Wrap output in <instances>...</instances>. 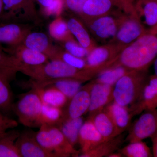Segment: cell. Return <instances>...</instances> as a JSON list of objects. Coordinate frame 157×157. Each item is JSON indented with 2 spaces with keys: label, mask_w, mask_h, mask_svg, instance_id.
<instances>
[{
  "label": "cell",
  "mask_w": 157,
  "mask_h": 157,
  "mask_svg": "<svg viewBox=\"0 0 157 157\" xmlns=\"http://www.w3.org/2000/svg\"><path fill=\"white\" fill-rule=\"evenodd\" d=\"M157 56V33H146L129 44L116 59L113 66L130 70H146Z\"/></svg>",
  "instance_id": "obj_1"
},
{
  "label": "cell",
  "mask_w": 157,
  "mask_h": 157,
  "mask_svg": "<svg viewBox=\"0 0 157 157\" xmlns=\"http://www.w3.org/2000/svg\"><path fill=\"white\" fill-rule=\"evenodd\" d=\"M20 72L36 80H49L61 78H74L83 82L90 80L96 73L90 69L78 70L60 60H52L36 66L21 65Z\"/></svg>",
  "instance_id": "obj_2"
},
{
  "label": "cell",
  "mask_w": 157,
  "mask_h": 157,
  "mask_svg": "<svg viewBox=\"0 0 157 157\" xmlns=\"http://www.w3.org/2000/svg\"><path fill=\"white\" fill-rule=\"evenodd\" d=\"M147 77L146 70H132L121 77L113 86V101L128 107L137 101Z\"/></svg>",
  "instance_id": "obj_3"
},
{
  "label": "cell",
  "mask_w": 157,
  "mask_h": 157,
  "mask_svg": "<svg viewBox=\"0 0 157 157\" xmlns=\"http://www.w3.org/2000/svg\"><path fill=\"white\" fill-rule=\"evenodd\" d=\"M36 137L43 148L57 157H78L80 154L56 126L42 125Z\"/></svg>",
  "instance_id": "obj_4"
},
{
  "label": "cell",
  "mask_w": 157,
  "mask_h": 157,
  "mask_svg": "<svg viewBox=\"0 0 157 157\" xmlns=\"http://www.w3.org/2000/svg\"><path fill=\"white\" fill-rule=\"evenodd\" d=\"M42 104L39 94L32 89L20 96L18 101L13 104L12 110L17 116L19 122L25 126L40 128Z\"/></svg>",
  "instance_id": "obj_5"
},
{
  "label": "cell",
  "mask_w": 157,
  "mask_h": 157,
  "mask_svg": "<svg viewBox=\"0 0 157 157\" xmlns=\"http://www.w3.org/2000/svg\"><path fill=\"white\" fill-rule=\"evenodd\" d=\"M3 19L38 23L39 16L35 0H3Z\"/></svg>",
  "instance_id": "obj_6"
},
{
  "label": "cell",
  "mask_w": 157,
  "mask_h": 157,
  "mask_svg": "<svg viewBox=\"0 0 157 157\" xmlns=\"http://www.w3.org/2000/svg\"><path fill=\"white\" fill-rule=\"evenodd\" d=\"M144 112L130 128L126 138L129 143L151 138L157 133V108Z\"/></svg>",
  "instance_id": "obj_7"
},
{
  "label": "cell",
  "mask_w": 157,
  "mask_h": 157,
  "mask_svg": "<svg viewBox=\"0 0 157 157\" xmlns=\"http://www.w3.org/2000/svg\"><path fill=\"white\" fill-rule=\"evenodd\" d=\"M157 108V76L147 78L137 101L129 107L132 116Z\"/></svg>",
  "instance_id": "obj_8"
},
{
  "label": "cell",
  "mask_w": 157,
  "mask_h": 157,
  "mask_svg": "<svg viewBox=\"0 0 157 157\" xmlns=\"http://www.w3.org/2000/svg\"><path fill=\"white\" fill-rule=\"evenodd\" d=\"M92 85L93 82H91L82 86L78 92L69 100L65 109H63V120L82 117L88 112Z\"/></svg>",
  "instance_id": "obj_9"
},
{
  "label": "cell",
  "mask_w": 157,
  "mask_h": 157,
  "mask_svg": "<svg viewBox=\"0 0 157 157\" xmlns=\"http://www.w3.org/2000/svg\"><path fill=\"white\" fill-rule=\"evenodd\" d=\"M16 144L21 157H57L39 144L36 139V132L31 130L20 133Z\"/></svg>",
  "instance_id": "obj_10"
},
{
  "label": "cell",
  "mask_w": 157,
  "mask_h": 157,
  "mask_svg": "<svg viewBox=\"0 0 157 157\" xmlns=\"http://www.w3.org/2000/svg\"><path fill=\"white\" fill-rule=\"evenodd\" d=\"M113 86L93 82L90 90L89 118L103 110L113 101Z\"/></svg>",
  "instance_id": "obj_11"
},
{
  "label": "cell",
  "mask_w": 157,
  "mask_h": 157,
  "mask_svg": "<svg viewBox=\"0 0 157 157\" xmlns=\"http://www.w3.org/2000/svg\"><path fill=\"white\" fill-rule=\"evenodd\" d=\"M83 82L74 78H61L45 80L31 79L29 86L32 89L53 86L64 94L69 101L81 88Z\"/></svg>",
  "instance_id": "obj_12"
},
{
  "label": "cell",
  "mask_w": 157,
  "mask_h": 157,
  "mask_svg": "<svg viewBox=\"0 0 157 157\" xmlns=\"http://www.w3.org/2000/svg\"><path fill=\"white\" fill-rule=\"evenodd\" d=\"M22 44L27 48L45 54L51 60L56 59L60 51L52 45L48 36L41 32H29Z\"/></svg>",
  "instance_id": "obj_13"
},
{
  "label": "cell",
  "mask_w": 157,
  "mask_h": 157,
  "mask_svg": "<svg viewBox=\"0 0 157 157\" xmlns=\"http://www.w3.org/2000/svg\"><path fill=\"white\" fill-rule=\"evenodd\" d=\"M29 30L16 23L0 25V44H6L13 48L21 45Z\"/></svg>",
  "instance_id": "obj_14"
},
{
  "label": "cell",
  "mask_w": 157,
  "mask_h": 157,
  "mask_svg": "<svg viewBox=\"0 0 157 157\" xmlns=\"http://www.w3.org/2000/svg\"><path fill=\"white\" fill-rule=\"evenodd\" d=\"M105 141L96 128L91 119L84 121L78 135V143L81 148L80 153L90 150Z\"/></svg>",
  "instance_id": "obj_15"
},
{
  "label": "cell",
  "mask_w": 157,
  "mask_h": 157,
  "mask_svg": "<svg viewBox=\"0 0 157 157\" xmlns=\"http://www.w3.org/2000/svg\"><path fill=\"white\" fill-rule=\"evenodd\" d=\"M112 119L116 128L118 135L129 129L133 117L129 107L121 106L113 101L104 108Z\"/></svg>",
  "instance_id": "obj_16"
},
{
  "label": "cell",
  "mask_w": 157,
  "mask_h": 157,
  "mask_svg": "<svg viewBox=\"0 0 157 157\" xmlns=\"http://www.w3.org/2000/svg\"><path fill=\"white\" fill-rule=\"evenodd\" d=\"M143 26L136 18L126 21L118 29L116 36L120 43L129 45L145 33Z\"/></svg>",
  "instance_id": "obj_17"
},
{
  "label": "cell",
  "mask_w": 157,
  "mask_h": 157,
  "mask_svg": "<svg viewBox=\"0 0 157 157\" xmlns=\"http://www.w3.org/2000/svg\"><path fill=\"white\" fill-rule=\"evenodd\" d=\"M11 52L21 64L25 66H39L47 63L49 59L45 54L27 48L22 44L12 48Z\"/></svg>",
  "instance_id": "obj_18"
},
{
  "label": "cell",
  "mask_w": 157,
  "mask_h": 157,
  "mask_svg": "<svg viewBox=\"0 0 157 157\" xmlns=\"http://www.w3.org/2000/svg\"><path fill=\"white\" fill-rule=\"evenodd\" d=\"M91 30L99 39H110L116 36L117 26L115 20L111 16L104 15L91 21Z\"/></svg>",
  "instance_id": "obj_19"
},
{
  "label": "cell",
  "mask_w": 157,
  "mask_h": 157,
  "mask_svg": "<svg viewBox=\"0 0 157 157\" xmlns=\"http://www.w3.org/2000/svg\"><path fill=\"white\" fill-rule=\"evenodd\" d=\"M124 140L123 134L117 135L112 139L103 141L90 150L80 153L78 157H107L110 154L119 149Z\"/></svg>",
  "instance_id": "obj_20"
},
{
  "label": "cell",
  "mask_w": 157,
  "mask_h": 157,
  "mask_svg": "<svg viewBox=\"0 0 157 157\" xmlns=\"http://www.w3.org/2000/svg\"><path fill=\"white\" fill-rule=\"evenodd\" d=\"M89 118L92 120L104 140H109L117 136L115 125L109 114L104 109Z\"/></svg>",
  "instance_id": "obj_21"
},
{
  "label": "cell",
  "mask_w": 157,
  "mask_h": 157,
  "mask_svg": "<svg viewBox=\"0 0 157 157\" xmlns=\"http://www.w3.org/2000/svg\"><path fill=\"white\" fill-rule=\"evenodd\" d=\"M33 89L39 94L42 104L63 109L69 101L64 94L53 86Z\"/></svg>",
  "instance_id": "obj_22"
},
{
  "label": "cell",
  "mask_w": 157,
  "mask_h": 157,
  "mask_svg": "<svg viewBox=\"0 0 157 157\" xmlns=\"http://www.w3.org/2000/svg\"><path fill=\"white\" fill-rule=\"evenodd\" d=\"M20 134L12 129L0 136V157H21L16 144Z\"/></svg>",
  "instance_id": "obj_23"
},
{
  "label": "cell",
  "mask_w": 157,
  "mask_h": 157,
  "mask_svg": "<svg viewBox=\"0 0 157 157\" xmlns=\"http://www.w3.org/2000/svg\"><path fill=\"white\" fill-rule=\"evenodd\" d=\"M113 5L118 6L114 0H86L82 14L90 17L104 16L110 11Z\"/></svg>",
  "instance_id": "obj_24"
},
{
  "label": "cell",
  "mask_w": 157,
  "mask_h": 157,
  "mask_svg": "<svg viewBox=\"0 0 157 157\" xmlns=\"http://www.w3.org/2000/svg\"><path fill=\"white\" fill-rule=\"evenodd\" d=\"M21 66V63L15 56L5 53L0 47V75L10 82L20 72Z\"/></svg>",
  "instance_id": "obj_25"
},
{
  "label": "cell",
  "mask_w": 157,
  "mask_h": 157,
  "mask_svg": "<svg viewBox=\"0 0 157 157\" xmlns=\"http://www.w3.org/2000/svg\"><path fill=\"white\" fill-rule=\"evenodd\" d=\"M84 121L82 117L63 120L57 127L73 147L78 143L79 131Z\"/></svg>",
  "instance_id": "obj_26"
},
{
  "label": "cell",
  "mask_w": 157,
  "mask_h": 157,
  "mask_svg": "<svg viewBox=\"0 0 157 157\" xmlns=\"http://www.w3.org/2000/svg\"><path fill=\"white\" fill-rule=\"evenodd\" d=\"M130 71L132 70L121 65L113 66L99 73L97 79L94 82L114 86L121 77Z\"/></svg>",
  "instance_id": "obj_27"
},
{
  "label": "cell",
  "mask_w": 157,
  "mask_h": 157,
  "mask_svg": "<svg viewBox=\"0 0 157 157\" xmlns=\"http://www.w3.org/2000/svg\"><path fill=\"white\" fill-rule=\"evenodd\" d=\"M137 8L144 18V23L152 29L157 25V2L153 0H138Z\"/></svg>",
  "instance_id": "obj_28"
},
{
  "label": "cell",
  "mask_w": 157,
  "mask_h": 157,
  "mask_svg": "<svg viewBox=\"0 0 157 157\" xmlns=\"http://www.w3.org/2000/svg\"><path fill=\"white\" fill-rule=\"evenodd\" d=\"M63 118V109L42 104L40 117V127L42 125L57 126L61 122Z\"/></svg>",
  "instance_id": "obj_29"
},
{
  "label": "cell",
  "mask_w": 157,
  "mask_h": 157,
  "mask_svg": "<svg viewBox=\"0 0 157 157\" xmlns=\"http://www.w3.org/2000/svg\"><path fill=\"white\" fill-rule=\"evenodd\" d=\"M67 25L70 33L75 37L78 44L89 49L91 45V39L81 23L75 18H71L68 21Z\"/></svg>",
  "instance_id": "obj_30"
},
{
  "label": "cell",
  "mask_w": 157,
  "mask_h": 157,
  "mask_svg": "<svg viewBox=\"0 0 157 157\" xmlns=\"http://www.w3.org/2000/svg\"><path fill=\"white\" fill-rule=\"evenodd\" d=\"M124 157H153L150 149L142 140L130 142L123 148L118 150Z\"/></svg>",
  "instance_id": "obj_31"
},
{
  "label": "cell",
  "mask_w": 157,
  "mask_h": 157,
  "mask_svg": "<svg viewBox=\"0 0 157 157\" xmlns=\"http://www.w3.org/2000/svg\"><path fill=\"white\" fill-rule=\"evenodd\" d=\"M9 82L0 75V111L8 112L12 110L13 95Z\"/></svg>",
  "instance_id": "obj_32"
},
{
  "label": "cell",
  "mask_w": 157,
  "mask_h": 157,
  "mask_svg": "<svg viewBox=\"0 0 157 157\" xmlns=\"http://www.w3.org/2000/svg\"><path fill=\"white\" fill-rule=\"evenodd\" d=\"M48 31L50 36L56 40L66 42L70 39V33L67 22L60 17L55 19L49 25Z\"/></svg>",
  "instance_id": "obj_33"
},
{
  "label": "cell",
  "mask_w": 157,
  "mask_h": 157,
  "mask_svg": "<svg viewBox=\"0 0 157 157\" xmlns=\"http://www.w3.org/2000/svg\"><path fill=\"white\" fill-rule=\"evenodd\" d=\"M56 59L60 60L69 66L78 70H84L86 68L85 60L74 56L67 51L64 52L59 51Z\"/></svg>",
  "instance_id": "obj_34"
},
{
  "label": "cell",
  "mask_w": 157,
  "mask_h": 157,
  "mask_svg": "<svg viewBox=\"0 0 157 157\" xmlns=\"http://www.w3.org/2000/svg\"><path fill=\"white\" fill-rule=\"evenodd\" d=\"M39 3L48 14H59L63 8L65 0H35Z\"/></svg>",
  "instance_id": "obj_35"
},
{
  "label": "cell",
  "mask_w": 157,
  "mask_h": 157,
  "mask_svg": "<svg viewBox=\"0 0 157 157\" xmlns=\"http://www.w3.org/2000/svg\"><path fill=\"white\" fill-rule=\"evenodd\" d=\"M64 47L67 52L80 58L83 59L87 56L90 52L87 48L82 47L72 40L65 42Z\"/></svg>",
  "instance_id": "obj_36"
},
{
  "label": "cell",
  "mask_w": 157,
  "mask_h": 157,
  "mask_svg": "<svg viewBox=\"0 0 157 157\" xmlns=\"http://www.w3.org/2000/svg\"><path fill=\"white\" fill-rule=\"evenodd\" d=\"M18 126L17 121L4 115L0 111V136Z\"/></svg>",
  "instance_id": "obj_37"
},
{
  "label": "cell",
  "mask_w": 157,
  "mask_h": 157,
  "mask_svg": "<svg viewBox=\"0 0 157 157\" xmlns=\"http://www.w3.org/2000/svg\"><path fill=\"white\" fill-rule=\"evenodd\" d=\"M86 0H65L66 6L71 11L82 14V8Z\"/></svg>",
  "instance_id": "obj_38"
},
{
  "label": "cell",
  "mask_w": 157,
  "mask_h": 157,
  "mask_svg": "<svg viewBox=\"0 0 157 157\" xmlns=\"http://www.w3.org/2000/svg\"><path fill=\"white\" fill-rule=\"evenodd\" d=\"M153 145L152 153L153 156L157 157V133L151 137Z\"/></svg>",
  "instance_id": "obj_39"
},
{
  "label": "cell",
  "mask_w": 157,
  "mask_h": 157,
  "mask_svg": "<svg viewBox=\"0 0 157 157\" xmlns=\"http://www.w3.org/2000/svg\"><path fill=\"white\" fill-rule=\"evenodd\" d=\"M118 6L122 8H129L131 6V4L127 2L126 0H114Z\"/></svg>",
  "instance_id": "obj_40"
},
{
  "label": "cell",
  "mask_w": 157,
  "mask_h": 157,
  "mask_svg": "<svg viewBox=\"0 0 157 157\" xmlns=\"http://www.w3.org/2000/svg\"><path fill=\"white\" fill-rule=\"evenodd\" d=\"M4 14V5L3 0H0V19H2Z\"/></svg>",
  "instance_id": "obj_41"
},
{
  "label": "cell",
  "mask_w": 157,
  "mask_h": 157,
  "mask_svg": "<svg viewBox=\"0 0 157 157\" xmlns=\"http://www.w3.org/2000/svg\"><path fill=\"white\" fill-rule=\"evenodd\" d=\"M124 157L123 155H122V154L120 152H113L112 153L110 154V155H109L107 157Z\"/></svg>",
  "instance_id": "obj_42"
},
{
  "label": "cell",
  "mask_w": 157,
  "mask_h": 157,
  "mask_svg": "<svg viewBox=\"0 0 157 157\" xmlns=\"http://www.w3.org/2000/svg\"><path fill=\"white\" fill-rule=\"evenodd\" d=\"M154 69L155 73V76H157V56L154 60Z\"/></svg>",
  "instance_id": "obj_43"
},
{
  "label": "cell",
  "mask_w": 157,
  "mask_h": 157,
  "mask_svg": "<svg viewBox=\"0 0 157 157\" xmlns=\"http://www.w3.org/2000/svg\"><path fill=\"white\" fill-rule=\"evenodd\" d=\"M126 1L128 2L129 3H130V4H131V2H132V1H134V0H126Z\"/></svg>",
  "instance_id": "obj_44"
},
{
  "label": "cell",
  "mask_w": 157,
  "mask_h": 157,
  "mask_svg": "<svg viewBox=\"0 0 157 157\" xmlns=\"http://www.w3.org/2000/svg\"><path fill=\"white\" fill-rule=\"evenodd\" d=\"M0 47H1V48H2V46H1V44H0Z\"/></svg>",
  "instance_id": "obj_45"
},
{
  "label": "cell",
  "mask_w": 157,
  "mask_h": 157,
  "mask_svg": "<svg viewBox=\"0 0 157 157\" xmlns=\"http://www.w3.org/2000/svg\"><path fill=\"white\" fill-rule=\"evenodd\" d=\"M153 1H156V2H157V0H153Z\"/></svg>",
  "instance_id": "obj_46"
}]
</instances>
